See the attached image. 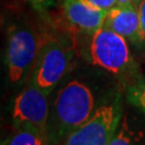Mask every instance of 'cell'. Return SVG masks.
Instances as JSON below:
<instances>
[{
    "mask_svg": "<svg viewBox=\"0 0 145 145\" xmlns=\"http://www.w3.org/2000/svg\"><path fill=\"white\" fill-rule=\"evenodd\" d=\"M68 54L60 42L47 39L39 47L31 74V84L50 95L67 71Z\"/></svg>",
    "mask_w": 145,
    "mask_h": 145,
    "instance_id": "cell-3",
    "label": "cell"
},
{
    "mask_svg": "<svg viewBox=\"0 0 145 145\" xmlns=\"http://www.w3.org/2000/svg\"><path fill=\"white\" fill-rule=\"evenodd\" d=\"M89 53L95 66L115 74L124 72L131 62L127 40L103 27L93 35Z\"/></svg>",
    "mask_w": 145,
    "mask_h": 145,
    "instance_id": "cell-4",
    "label": "cell"
},
{
    "mask_svg": "<svg viewBox=\"0 0 145 145\" xmlns=\"http://www.w3.org/2000/svg\"><path fill=\"white\" fill-rule=\"evenodd\" d=\"M12 117L16 128L28 126L46 135L48 119L47 95L30 83L16 97Z\"/></svg>",
    "mask_w": 145,
    "mask_h": 145,
    "instance_id": "cell-6",
    "label": "cell"
},
{
    "mask_svg": "<svg viewBox=\"0 0 145 145\" xmlns=\"http://www.w3.org/2000/svg\"><path fill=\"white\" fill-rule=\"evenodd\" d=\"M62 7L69 23L85 33L93 35L103 27L108 11L99 9L88 0H62Z\"/></svg>",
    "mask_w": 145,
    "mask_h": 145,
    "instance_id": "cell-7",
    "label": "cell"
},
{
    "mask_svg": "<svg viewBox=\"0 0 145 145\" xmlns=\"http://www.w3.org/2000/svg\"><path fill=\"white\" fill-rule=\"evenodd\" d=\"M36 10L45 11L54 5V0H27Z\"/></svg>",
    "mask_w": 145,
    "mask_h": 145,
    "instance_id": "cell-14",
    "label": "cell"
},
{
    "mask_svg": "<svg viewBox=\"0 0 145 145\" xmlns=\"http://www.w3.org/2000/svg\"><path fill=\"white\" fill-rule=\"evenodd\" d=\"M95 100L90 89L80 81L73 80L62 87L54 102V113L59 135L66 137L91 117Z\"/></svg>",
    "mask_w": 145,
    "mask_h": 145,
    "instance_id": "cell-1",
    "label": "cell"
},
{
    "mask_svg": "<svg viewBox=\"0 0 145 145\" xmlns=\"http://www.w3.org/2000/svg\"><path fill=\"white\" fill-rule=\"evenodd\" d=\"M121 120L118 101L97 109L91 117L66 138L65 145H109Z\"/></svg>",
    "mask_w": 145,
    "mask_h": 145,
    "instance_id": "cell-2",
    "label": "cell"
},
{
    "mask_svg": "<svg viewBox=\"0 0 145 145\" xmlns=\"http://www.w3.org/2000/svg\"><path fill=\"white\" fill-rule=\"evenodd\" d=\"M140 16V36L141 44L145 45V0H142L138 7Z\"/></svg>",
    "mask_w": 145,
    "mask_h": 145,
    "instance_id": "cell-12",
    "label": "cell"
},
{
    "mask_svg": "<svg viewBox=\"0 0 145 145\" xmlns=\"http://www.w3.org/2000/svg\"><path fill=\"white\" fill-rule=\"evenodd\" d=\"M127 98L130 101V103L145 112V78L140 80L138 83L132 85L128 89Z\"/></svg>",
    "mask_w": 145,
    "mask_h": 145,
    "instance_id": "cell-11",
    "label": "cell"
},
{
    "mask_svg": "<svg viewBox=\"0 0 145 145\" xmlns=\"http://www.w3.org/2000/svg\"><path fill=\"white\" fill-rule=\"evenodd\" d=\"M88 1L93 5H96L97 8L104 11H109L117 5L116 0H88Z\"/></svg>",
    "mask_w": 145,
    "mask_h": 145,
    "instance_id": "cell-13",
    "label": "cell"
},
{
    "mask_svg": "<svg viewBox=\"0 0 145 145\" xmlns=\"http://www.w3.org/2000/svg\"><path fill=\"white\" fill-rule=\"evenodd\" d=\"M2 145H46V135L28 126L16 128L12 135L2 143Z\"/></svg>",
    "mask_w": 145,
    "mask_h": 145,
    "instance_id": "cell-9",
    "label": "cell"
},
{
    "mask_svg": "<svg viewBox=\"0 0 145 145\" xmlns=\"http://www.w3.org/2000/svg\"><path fill=\"white\" fill-rule=\"evenodd\" d=\"M141 137H137L127 118H124L109 145H137Z\"/></svg>",
    "mask_w": 145,
    "mask_h": 145,
    "instance_id": "cell-10",
    "label": "cell"
},
{
    "mask_svg": "<svg viewBox=\"0 0 145 145\" xmlns=\"http://www.w3.org/2000/svg\"><path fill=\"white\" fill-rule=\"evenodd\" d=\"M39 43L33 31L26 27H13L9 31L7 63L9 78L17 83L25 78L29 68L36 62Z\"/></svg>",
    "mask_w": 145,
    "mask_h": 145,
    "instance_id": "cell-5",
    "label": "cell"
},
{
    "mask_svg": "<svg viewBox=\"0 0 145 145\" xmlns=\"http://www.w3.org/2000/svg\"><path fill=\"white\" fill-rule=\"evenodd\" d=\"M103 28L114 31L135 44L141 43L140 16L135 5H116L108 11Z\"/></svg>",
    "mask_w": 145,
    "mask_h": 145,
    "instance_id": "cell-8",
    "label": "cell"
}]
</instances>
